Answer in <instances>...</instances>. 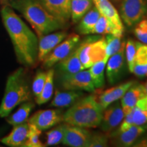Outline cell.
Instances as JSON below:
<instances>
[{
    "label": "cell",
    "mask_w": 147,
    "mask_h": 147,
    "mask_svg": "<svg viewBox=\"0 0 147 147\" xmlns=\"http://www.w3.org/2000/svg\"><path fill=\"white\" fill-rule=\"evenodd\" d=\"M1 15L18 61L25 67L36 65L38 53V39L36 34L9 5L1 8Z\"/></svg>",
    "instance_id": "obj_1"
},
{
    "label": "cell",
    "mask_w": 147,
    "mask_h": 147,
    "mask_svg": "<svg viewBox=\"0 0 147 147\" xmlns=\"http://www.w3.org/2000/svg\"><path fill=\"white\" fill-rule=\"evenodd\" d=\"M8 5L23 15L38 38L63 29L66 25L49 14L38 0H10Z\"/></svg>",
    "instance_id": "obj_2"
},
{
    "label": "cell",
    "mask_w": 147,
    "mask_h": 147,
    "mask_svg": "<svg viewBox=\"0 0 147 147\" xmlns=\"http://www.w3.org/2000/svg\"><path fill=\"white\" fill-rule=\"evenodd\" d=\"M104 108L97 100L96 94L82 97L63 114V122L82 128L100 126Z\"/></svg>",
    "instance_id": "obj_3"
},
{
    "label": "cell",
    "mask_w": 147,
    "mask_h": 147,
    "mask_svg": "<svg viewBox=\"0 0 147 147\" xmlns=\"http://www.w3.org/2000/svg\"><path fill=\"white\" fill-rule=\"evenodd\" d=\"M31 99V90L26 72L20 67L8 77L5 93L0 105V117H7L14 108Z\"/></svg>",
    "instance_id": "obj_4"
},
{
    "label": "cell",
    "mask_w": 147,
    "mask_h": 147,
    "mask_svg": "<svg viewBox=\"0 0 147 147\" xmlns=\"http://www.w3.org/2000/svg\"><path fill=\"white\" fill-rule=\"evenodd\" d=\"M105 37L89 36L78 45V56L84 69L100 61L105 60L106 57Z\"/></svg>",
    "instance_id": "obj_5"
},
{
    "label": "cell",
    "mask_w": 147,
    "mask_h": 147,
    "mask_svg": "<svg viewBox=\"0 0 147 147\" xmlns=\"http://www.w3.org/2000/svg\"><path fill=\"white\" fill-rule=\"evenodd\" d=\"M59 82L64 90L84 91L94 93L95 88L89 70H82L74 74H59Z\"/></svg>",
    "instance_id": "obj_6"
},
{
    "label": "cell",
    "mask_w": 147,
    "mask_h": 147,
    "mask_svg": "<svg viewBox=\"0 0 147 147\" xmlns=\"http://www.w3.org/2000/svg\"><path fill=\"white\" fill-rule=\"evenodd\" d=\"M121 1V18L129 27L135 26L147 14V0Z\"/></svg>",
    "instance_id": "obj_7"
},
{
    "label": "cell",
    "mask_w": 147,
    "mask_h": 147,
    "mask_svg": "<svg viewBox=\"0 0 147 147\" xmlns=\"http://www.w3.org/2000/svg\"><path fill=\"white\" fill-rule=\"evenodd\" d=\"M80 42V36L71 34L57 46L42 61V66L46 69H50L60 61L63 59L72 51Z\"/></svg>",
    "instance_id": "obj_8"
},
{
    "label": "cell",
    "mask_w": 147,
    "mask_h": 147,
    "mask_svg": "<svg viewBox=\"0 0 147 147\" xmlns=\"http://www.w3.org/2000/svg\"><path fill=\"white\" fill-rule=\"evenodd\" d=\"M28 122L44 131L63 122V114L59 109L40 110L28 119Z\"/></svg>",
    "instance_id": "obj_9"
},
{
    "label": "cell",
    "mask_w": 147,
    "mask_h": 147,
    "mask_svg": "<svg viewBox=\"0 0 147 147\" xmlns=\"http://www.w3.org/2000/svg\"><path fill=\"white\" fill-rule=\"evenodd\" d=\"M126 63L125 47L108 58L106 62V77L109 84H116L124 76L127 70Z\"/></svg>",
    "instance_id": "obj_10"
},
{
    "label": "cell",
    "mask_w": 147,
    "mask_h": 147,
    "mask_svg": "<svg viewBox=\"0 0 147 147\" xmlns=\"http://www.w3.org/2000/svg\"><path fill=\"white\" fill-rule=\"evenodd\" d=\"M125 117L119 100L116 101L103 111L100 128L105 133L110 134L119 125Z\"/></svg>",
    "instance_id": "obj_11"
},
{
    "label": "cell",
    "mask_w": 147,
    "mask_h": 147,
    "mask_svg": "<svg viewBox=\"0 0 147 147\" xmlns=\"http://www.w3.org/2000/svg\"><path fill=\"white\" fill-rule=\"evenodd\" d=\"M62 143L70 147H87L91 133L86 128L65 123Z\"/></svg>",
    "instance_id": "obj_12"
},
{
    "label": "cell",
    "mask_w": 147,
    "mask_h": 147,
    "mask_svg": "<svg viewBox=\"0 0 147 147\" xmlns=\"http://www.w3.org/2000/svg\"><path fill=\"white\" fill-rule=\"evenodd\" d=\"M93 2L100 14L107 18L117 33L121 36H123L124 32V25L122 19L110 0H93Z\"/></svg>",
    "instance_id": "obj_13"
},
{
    "label": "cell",
    "mask_w": 147,
    "mask_h": 147,
    "mask_svg": "<svg viewBox=\"0 0 147 147\" xmlns=\"http://www.w3.org/2000/svg\"><path fill=\"white\" fill-rule=\"evenodd\" d=\"M49 14L64 23L71 18V0H38Z\"/></svg>",
    "instance_id": "obj_14"
},
{
    "label": "cell",
    "mask_w": 147,
    "mask_h": 147,
    "mask_svg": "<svg viewBox=\"0 0 147 147\" xmlns=\"http://www.w3.org/2000/svg\"><path fill=\"white\" fill-rule=\"evenodd\" d=\"M68 36L65 31L52 32L40 37L38 40V61H42L59 44Z\"/></svg>",
    "instance_id": "obj_15"
},
{
    "label": "cell",
    "mask_w": 147,
    "mask_h": 147,
    "mask_svg": "<svg viewBox=\"0 0 147 147\" xmlns=\"http://www.w3.org/2000/svg\"><path fill=\"white\" fill-rule=\"evenodd\" d=\"M135 82V81L125 82L119 85L114 86L110 89L100 92V93H99L98 94L96 95L97 100L104 110L113 102L121 100V97L126 93V91Z\"/></svg>",
    "instance_id": "obj_16"
},
{
    "label": "cell",
    "mask_w": 147,
    "mask_h": 147,
    "mask_svg": "<svg viewBox=\"0 0 147 147\" xmlns=\"http://www.w3.org/2000/svg\"><path fill=\"white\" fill-rule=\"evenodd\" d=\"M147 131V125H133L127 131L115 136L110 137L111 142L114 146L121 147L131 146L140 136Z\"/></svg>",
    "instance_id": "obj_17"
},
{
    "label": "cell",
    "mask_w": 147,
    "mask_h": 147,
    "mask_svg": "<svg viewBox=\"0 0 147 147\" xmlns=\"http://www.w3.org/2000/svg\"><path fill=\"white\" fill-rule=\"evenodd\" d=\"M29 123L27 122L13 126L12 131L5 137L1 138L0 142L10 147H23L27 139Z\"/></svg>",
    "instance_id": "obj_18"
},
{
    "label": "cell",
    "mask_w": 147,
    "mask_h": 147,
    "mask_svg": "<svg viewBox=\"0 0 147 147\" xmlns=\"http://www.w3.org/2000/svg\"><path fill=\"white\" fill-rule=\"evenodd\" d=\"M144 95L146 94L144 93L143 84H138L136 82L129 87L123 96L121 97L120 102L125 116L131 113L138 101Z\"/></svg>",
    "instance_id": "obj_19"
},
{
    "label": "cell",
    "mask_w": 147,
    "mask_h": 147,
    "mask_svg": "<svg viewBox=\"0 0 147 147\" xmlns=\"http://www.w3.org/2000/svg\"><path fill=\"white\" fill-rule=\"evenodd\" d=\"M56 65L59 74H74L84 70V67L79 59L78 45L65 58L57 63Z\"/></svg>",
    "instance_id": "obj_20"
},
{
    "label": "cell",
    "mask_w": 147,
    "mask_h": 147,
    "mask_svg": "<svg viewBox=\"0 0 147 147\" xmlns=\"http://www.w3.org/2000/svg\"><path fill=\"white\" fill-rule=\"evenodd\" d=\"M82 91L65 90V91L56 90L50 106L55 108H69L75 102L84 97Z\"/></svg>",
    "instance_id": "obj_21"
},
{
    "label": "cell",
    "mask_w": 147,
    "mask_h": 147,
    "mask_svg": "<svg viewBox=\"0 0 147 147\" xmlns=\"http://www.w3.org/2000/svg\"><path fill=\"white\" fill-rule=\"evenodd\" d=\"M138 78L147 76V45L137 42L132 72Z\"/></svg>",
    "instance_id": "obj_22"
},
{
    "label": "cell",
    "mask_w": 147,
    "mask_h": 147,
    "mask_svg": "<svg viewBox=\"0 0 147 147\" xmlns=\"http://www.w3.org/2000/svg\"><path fill=\"white\" fill-rule=\"evenodd\" d=\"M100 16V13L95 6H93L79 21L77 31L81 35L93 34L95 24Z\"/></svg>",
    "instance_id": "obj_23"
},
{
    "label": "cell",
    "mask_w": 147,
    "mask_h": 147,
    "mask_svg": "<svg viewBox=\"0 0 147 147\" xmlns=\"http://www.w3.org/2000/svg\"><path fill=\"white\" fill-rule=\"evenodd\" d=\"M34 106V103L32 102L27 101V102H23V104H21L16 112L7 117V122L12 126L27 122L29 115H30L31 112L32 111Z\"/></svg>",
    "instance_id": "obj_24"
},
{
    "label": "cell",
    "mask_w": 147,
    "mask_h": 147,
    "mask_svg": "<svg viewBox=\"0 0 147 147\" xmlns=\"http://www.w3.org/2000/svg\"><path fill=\"white\" fill-rule=\"evenodd\" d=\"M55 70L51 68L48 69L47 71V79L43 89L40 94L36 97V102L38 105H42L46 104L51 100L53 96L54 91V78Z\"/></svg>",
    "instance_id": "obj_25"
},
{
    "label": "cell",
    "mask_w": 147,
    "mask_h": 147,
    "mask_svg": "<svg viewBox=\"0 0 147 147\" xmlns=\"http://www.w3.org/2000/svg\"><path fill=\"white\" fill-rule=\"evenodd\" d=\"M93 4V0H71V19L73 23H78Z\"/></svg>",
    "instance_id": "obj_26"
},
{
    "label": "cell",
    "mask_w": 147,
    "mask_h": 147,
    "mask_svg": "<svg viewBox=\"0 0 147 147\" xmlns=\"http://www.w3.org/2000/svg\"><path fill=\"white\" fill-rule=\"evenodd\" d=\"M106 61L102 60L93 64L89 67V73L95 89L102 88L105 84V71Z\"/></svg>",
    "instance_id": "obj_27"
},
{
    "label": "cell",
    "mask_w": 147,
    "mask_h": 147,
    "mask_svg": "<svg viewBox=\"0 0 147 147\" xmlns=\"http://www.w3.org/2000/svg\"><path fill=\"white\" fill-rule=\"evenodd\" d=\"M123 36H115L113 34H106V59L112 55L119 52L125 45V42L122 40Z\"/></svg>",
    "instance_id": "obj_28"
},
{
    "label": "cell",
    "mask_w": 147,
    "mask_h": 147,
    "mask_svg": "<svg viewBox=\"0 0 147 147\" xmlns=\"http://www.w3.org/2000/svg\"><path fill=\"white\" fill-rule=\"evenodd\" d=\"M65 123L59 125L47 133V146H55L62 143L65 128Z\"/></svg>",
    "instance_id": "obj_29"
},
{
    "label": "cell",
    "mask_w": 147,
    "mask_h": 147,
    "mask_svg": "<svg viewBox=\"0 0 147 147\" xmlns=\"http://www.w3.org/2000/svg\"><path fill=\"white\" fill-rule=\"evenodd\" d=\"M93 34H113L115 36H123L117 33L114 27L108 21L107 18L104 17L102 14H100V17H99L96 24H95L94 30H93Z\"/></svg>",
    "instance_id": "obj_30"
},
{
    "label": "cell",
    "mask_w": 147,
    "mask_h": 147,
    "mask_svg": "<svg viewBox=\"0 0 147 147\" xmlns=\"http://www.w3.org/2000/svg\"><path fill=\"white\" fill-rule=\"evenodd\" d=\"M29 123V122H28ZM42 131L34 125L29 123V129L27 139L23 145V147H43L45 145L40 140Z\"/></svg>",
    "instance_id": "obj_31"
},
{
    "label": "cell",
    "mask_w": 147,
    "mask_h": 147,
    "mask_svg": "<svg viewBox=\"0 0 147 147\" xmlns=\"http://www.w3.org/2000/svg\"><path fill=\"white\" fill-rule=\"evenodd\" d=\"M137 42L132 39H128L125 46V55L127 65V69L130 72H132L134 59H135L136 53Z\"/></svg>",
    "instance_id": "obj_32"
},
{
    "label": "cell",
    "mask_w": 147,
    "mask_h": 147,
    "mask_svg": "<svg viewBox=\"0 0 147 147\" xmlns=\"http://www.w3.org/2000/svg\"><path fill=\"white\" fill-rule=\"evenodd\" d=\"M46 79H47V72L42 70L37 71L32 86V93L35 97H38L41 93L45 84Z\"/></svg>",
    "instance_id": "obj_33"
},
{
    "label": "cell",
    "mask_w": 147,
    "mask_h": 147,
    "mask_svg": "<svg viewBox=\"0 0 147 147\" xmlns=\"http://www.w3.org/2000/svg\"><path fill=\"white\" fill-rule=\"evenodd\" d=\"M109 135L96 132L91 134L89 144L87 147H105L108 146Z\"/></svg>",
    "instance_id": "obj_34"
},
{
    "label": "cell",
    "mask_w": 147,
    "mask_h": 147,
    "mask_svg": "<svg viewBox=\"0 0 147 147\" xmlns=\"http://www.w3.org/2000/svg\"><path fill=\"white\" fill-rule=\"evenodd\" d=\"M134 33L141 43L147 45V19H142L135 25Z\"/></svg>",
    "instance_id": "obj_35"
},
{
    "label": "cell",
    "mask_w": 147,
    "mask_h": 147,
    "mask_svg": "<svg viewBox=\"0 0 147 147\" xmlns=\"http://www.w3.org/2000/svg\"><path fill=\"white\" fill-rule=\"evenodd\" d=\"M134 125H144L147 123V110L134 106L131 110Z\"/></svg>",
    "instance_id": "obj_36"
},
{
    "label": "cell",
    "mask_w": 147,
    "mask_h": 147,
    "mask_svg": "<svg viewBox=\"0 0 147 147\" xmlns=\"http://www.w3.org/2000/svg\"><path fill=\"white\" fill-rule=\"evenodd\" d=\"M132 146L134 147H147V134L144 135L143 134L137 139Z\"/></svg>",
    "instance_id": "obj_37"
},
{
    "label": "cell",
    "mask_w": 147,
    "mask_h": 147,
    "mask_svg": "<svg viewBox=\"0 0 147 147\" xmlns=\"http://www.w3.org/2000/svg\"><path fill=\"white\" fill-rule=\"evenodd\" d=\"M143 87H144L145 94L147 95V80H146V82L144 83V84H143Z\"/></svg>",
    "instance_id": "obj_38"
},
{
    "label": "cell",
    "mask_w": 147,
    "mask_h": 147,
    "mask_svg": "<svg viewBox=\"0 0 147 147\" xmlns=\"http://www.w3.org/2000/svg\"><path fill=\"white\" fill-rule=\"evenodd\" d=\"M111 1H113V2H115V3H119L121 0H111Z\"/></svg>",
    "instance_id": "obj_39"
},
{
    "label": "cell",
    "mask_w": 147,
    "mask_h": 147,
    "mask_svg": "<svg viewBox=\"0 0 147 147\" xmlns=\"http://www.w3.org/2000/svg\"><path fill=\"white\" fill-rule=\"evenodd\" d=\"M2 134H3V131L1 129H0V138H1V135H2Z\"/></svg>",
    "instance_id": "obj_40"
}]
</instances>
